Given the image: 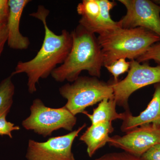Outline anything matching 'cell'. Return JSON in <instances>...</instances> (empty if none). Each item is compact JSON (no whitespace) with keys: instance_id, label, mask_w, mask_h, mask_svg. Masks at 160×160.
<instances>
[{"instance_id":"cell-1","label":"cell","mask_w":160,"mask_h":160,"mask_svg":"<svg viewBox=\"0 0 160 160\" xmlns=\"http://www.w3.org/2000/svg\"><path fill=\"white\" fill-rule=\"evenodd\" d=\"M49 14V10L41 5L38 6L37 11L30 14L43 23L45 29L43 44L34 58L27 62H18L11 75L26 74L28 92L31 94L37 91L36 85L40 79L48 78L58 65L64 63L72 46L71 32L64 29L61 34L57 35L49 29L46 22Z\"/></svg>"},{"instance_id":"cell-2","label":"cell","mask_w":160,"mask_h":160,"mask_svg":"<svg viewBox=\"0 0 160 160\" xmlns=\"http://www.w3.org/2000/svg\"><path fill=\"white\" fill-rule=\"evenodd\" d=\"M71 34V50L64 63L52 72V77L60 82H73L82 71L86 70L91 77L100 78L104 60L98 38L80 25Z\"/></svg>"},{"instance_id":"cell-3","label":"cell","mask_w":160,"mask_h":160,"mask_svg":"<svg viewBox=\"0 0 160 160\" xmlns=\"http://www.w3.org/2000/svg\"><path fill=\"white\" fill-rule=\"evenodd\" d=\"M98 39L106 67L120 59L136 60L150 46L160 42V37L142 27L119 28L99 35Z\"/></svg>"},{"instance_id":"cell-4","label":"cell","mask_w":160,"mask_h":160,"mask_svg":"<svg viewBox=\"0 0 160 160\" xmlns=\"http://www.w3.org/2000/svg\"><path fill=\"white\" fill-rule=\"evenodd\" d=\"M72 84H65L59 89L67 100L65 107L76 116L86 111L87 107L100 102L105 98H114L111 84L97 78L79 76Z\"/></svg>"},{"instance_id":"cell-5","label":"cell","mask_w":160,"mask_h":160,"mask_svg":"<svg viewBox=\"0 0 160 160\" xmlns=\"http://www.w3.org/2000/svg\"><path fill=\"white\" fill-rule=\"evenodd\" d=\"M30 114L22 122L23 127L32 130L44 137L51 136L60 129L72 131L77 123V118L65 106L51 108L45 106L39 98L33 100L30 108Z\"/></svg>"},{"instance_id":"cell-6","label":"cell","mask_w":160,"mask_h":160,"mask_svg":"<svg viewBox=\"0 0 160 160\" xmlns=\"http://www.w3.org/2000/svg\"><path fill=\"white\" fill-rule=\"evenodd\" d=\"M128 74L122 80L111 83L117 105L129 111V99L138 89L160 83V66H151L147 62L143 64L131 60Z\"/></svg>"},{"instance_id":"cell-7","label":"cell","mask_w":160,"mask_h":160,"mask_svg":"<svg viewBox=\"0 0 160 160\" xmlns=\"http://www.w3.org/2000/svg\"><path fill=\"white\" fill-rule=\"evenodd\" d=\"M116 5L114 1L109 0H83L77 8L81 16L79 25L99 35L122 28L121 22H115L110 15V11Z\"/></svg>"},{"instance_id":"cell-8","label":"cell","mask_w":160,"mask_h":160,"mask_svg":"<svg viewBox=\"0 0 160 160\" xmlns=\"http://www.w3.org/2000/svg\"><path fill=\"white\" fill-rule=\"evenodd\" d=\"M84 124L68 134L50 138L45 142L29 140L26 157L27 160H76L72 144L79 133L86 127Z\"/></svg>"},{"instance_id":"cell-9","label":"cell","mask_w":160,"mask_h":160,"mask_svg":"<svg viewBox=\"0 0 160 160\" xmlns=\"http://www.w3.org/2000/svg\"><path fill=\"white\" fill-rule=\"evenodd\" d=\"M126 9L122 28H146L160 37V6L149 0H119Z\"/></svg>"},{"instance_id":"cell-10","label":"cell","mask_w":160,"mask_h":160,"mask_svg":"<svg viewBox=\"0 0 160 160\" xmlns=\"http://www.w3.org/2000/svg\"><path fill=\"white\" fill-rule=\"evenodd\" d=\"M110 146L141 158L152 146L160 143V126L148 124L138 126L123 136L109 137Z\"/></svg>"},{"instance_id":"cell-11","label":"cell","mask_w":160,"mask_h":160,"mask_svg":"<svg viewBox=\"0 0 160 160\" xmlns=\"http://www.w3.org/2000/svg\"><path fill=\"white\" fill-rule=\"evenodd\" d=\"M31 2L29 0H9V12L7 26L8 32L7 43L10 48L17 50L28 49L30 45L29 38L20 32V23L23 10Z\"/></svg>"},{"instance_id":"cell-12","label":"cell","mask_w":160,"mask_h":160,"mask_svg":"<svg viewBox=\"0 0 160 160\" xmlns=\"http://www.w3.org/2000/svg\"><path fill=\"white\" fill-rule=\"evenodd\" d=\"M154 92L147 108L139 115L134 116L130 111L125 112V117L121 126V131L127 132L135 128L148 124L160 126V83L154 84Z\"/></svg>"},{"instance_id":"cell-13","label":"cell","mask_w":160,"mask_h":160,"mask_svg":"<svg viewBox=\"0 0 160 160\" xmlns=\"http://www.w3.org/2000/svg\"><path fill=\"white\" fill-rule=\"evenodd\" d=\"M114 131L112 122L93 124L87 128L80 138L87 146L89 157L93 156L96 151L108 143L109 134Z\"/></svg>"},{"instance_id":"cell-14","label":"cell","mask_w":160,"mask_h":160,"mask_svg":"<svg viewBox=\"0 0 160 160\" xmlns=\"http://www.w3.org/2000/svg\"><path fill=\"white\" fill-rule=\"evenodd\" d=\"M116 102L114 98H105L100 102L98 107L93 110L92 114L87 111L83 113L86 115L91 121L92 125L105 122H112L117 119L123 120L125 112L118 113L116 111Z\"/></svg>"},{"instance_id":"cell-15","label":"cell","mask_w":160,"mask_h":160,"mask_svg":"<svg viewBox=\"0 0 160 160\" xmlns=\"http://www.w3.org/2000/svg\"><path fill=\"white\" fill-rule=\"evenodd\" d=\"M12 77H8L0 83V116L9 113L13 103L15 87Z\"/></svg>"},{"instance_id":"cell-16","label":"cell","mask_w":160,"mask_h":160,"mask_svg":"<svg viewBox=\"0 0 160 160\" xmlns=\"http://www.w3.org/2000/svg\"><path fill=\"white\" fill-rule=\"evenodd\" d=\"M105 67L113 76L114 80L112 82L116 83L118 82L119 77L121 75L129 71L130 62L125 59H120Z\"/></svg>"},{"instance_id":"cell-17","label":"cell","mask_w":160,"mask_h":160,"mask_svg":"<svg viewBox=\"0 0 160 160\" xmlns=\"http://www.w3.org/2000/svg\"><path fill=\"white\" fill-rule=\"evenodd\" d=\"M150 60H153L158 66H160V42L150 46L136 61L141 63L148 62Z\"/></svg>"},{"instance_id":"cell-18","label":"cell","mask_w":160,"mask_h":160,"mask_svg":"<svg viewBox=\"0 0 160 160\" xmlns=\"http://www.w3.org/2000/svg\"><path fill=\"white\" fill-rule=\"evenodd\" d=\"M8 112L0 116V135H7L12 138V132L20 129L19 126H16L13 123L8 122L6 119Z\"/></svg>"},{"instance_id":"cell-19","label":"cell","mask_w":160,"mask_h":160,"mask_svg":"<svg viewBox=\"0 0 160 160\" xmlns=\"http://www.w3.org/2000/svg\"><path fill=\"white\" fill-rule=\"evenodd\" d=\"M93 160H142L141 158L138 157L126 152H111L107 153Z\"/></svg>"},{"instance_id":"cell-20","label":"cell","mask_w":160,"mask_h":160,"mask_svg":"<svg viewBox=\"0 0 160 160\" xmlns=\"http://www.w3.org/2000/svg\"><path fill=\"white\" fill-rule=\"evenodd\" d=\"M140 158L142 160H160V143L152 146Z\"/></svg>"},{"instance_id":"cell-21","label":"cell","mask_w":160,"mask_h":160,"mask_svg":"<svg viewBox=\"0 0 160 160\" xmlns=\"http://www.w3.org/2000/svg\"><path fill=\"white\" fill-rule=\"evenodd\" d=\"M7 22H0V56L3 52L5 44L8 41V32Z\"/></svg>"},{"instance_id":"cell-22","label":"cell","mask_w":160,"mask_h":160,"mask_svg":"<svg viewBox=\"0 0 160 160\" xmlns=\"http://www.w3.org/2000/svg\"><path fill=\"white\" fill-rule=\"evenodd\" d=\"M9 12L8 1L0 0V22H7Z\"/></svg>"},{"instance_id":"cell-23","label":"cell","mask_w":160,"mask_h":160,"mask_svg":"<svg viewBox=\"0 0 160 160\" xmlns=\"http://www.w3.org/2000/svg\"><path fill=\"white\" fill-rule=\"evenodd\" d=\"M153 2H154L155 3H156L158 5H159L160 6V0H158V1H153Z\"/></svg>"}]
</instances>
